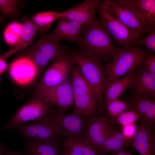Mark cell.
<instances>
[{"label":"cell","instance_id":"27","mask_svg":"<svg viewBox=\"0 0 155 155\" xmlns=\"http://www.w3.org/2000/svg\"><path fill=\"white\" fill-rule=\"evenodd\" d=\"M105 104L107 113L112 119H115L123 113L131 109L129 103L118 99Z\"/></svg>","mask_w":155,"mask_h":155},{"label":"cell","instance_id":"3","mask_svg":"<svg viewBox=\"0 0 155 155\" xmlns=\"http://www.w3.org/2000/svg\"><path fill=\"white\" fill-rule=\"evenodd\" d=\"M151 55L141 45H134L128 48H117L112 59L105 66L106 84L119 79L140 65L143 59Z\"/></svg>","mask_w":155,"mask_h":155},{"label":"cell","instance_id":"38","mask_svg":"<svg viewBox=\"0 0 155 155\" xmlns=\"http://www.w3.org/2000/svg\"><path fill=\"white\" fill-rule=\"evenodd\" d=\"M61 155H79L71 150L66 148H63L61 152Z\"/></svg>","mask_w":155,"mask_h":155},{"label":"cell","instance_id":"5","mask_svg":"<svg viewBox=\"0 0 155 155\" xmlns=\"http://www.w3.org/2000/svg\"><path fill=\"white\" fill-rule=\"evenodd\" d=\"M52 105L36 97L31 99L16 111L10 120L4 125L3 129H14L26 122L40 120L51 114Z\"/></svg>","mask_w":155,"mask_h":155},{"label":"cell","instance_id":"29","mask_svg":"<svg viewBox=\"0 0 155 155\" xmlns=\"http://www.w3.org/2000/svg\"><path fill=\"white\" fill-rule=\"evenodd\" d=\"M155 103L154 98L139 97H133L132 102L129 104L131 109L136 111L140 118Z\"/></svg>","mask_w":155,"mask_h":155},{"label":"cell","instance_id":"36","mask_svg":"<svg viewBox=\"0 0 155 155\" xmlns=\"http://www.w3.org/2000/svg\"><path fill=\"white\" fill-rule=\"evenodd\" d=\"M6 59L3 54H0V75L4 72L7 68Z\"/></svg>","mask_w":155,"mask_h":155},{"label":"cell","instance_id":"33","mask_svg":"<svg viewBox=\"0 0 155 155\" xmlns=\"http://www.w3.org/2000/svg\"><path fill=\"white\" fill-rule=\"evenodd\" d=\"M140 123L152 128L155 122V103L140 117Z\"/></svg>","mask_w":155,"mask_h":155},{"label":"cell","instance_id":"1","mask_svg":"<svg viewBox=\"0 0 155 155\" xmlns=\"http://www.w3.org/2000/svg\"><path fill=\"white\" fill-rule=\"evenodd\" d=\"M81 35L75 43L80 51L101 63L110 61L117 47L100 19H96L92 24L84 25Z\"/></svg>","mask_w":155,"mask_h":155},{"label":"cell","instance_id":"9","mask_svg":"<svg viewBox=\"0 0 155 155\" xmlns=\"http://www.w3.org/2000/svg\"><path fill=\"white\" fill-rule=\"evenodd\" d=\"M73 64L68 53L58 57L43 75L37 90L48 89L63 83L68 78Z\"/></svg>","mask_w":155,"mask_h":155},{"label":"cell","instance_id":"34","mask_svg":"<svg viewBox=\"0 0 155 155\" xmlns=\"http://www.w3.org/2000/svg\"><path fill=\"white\" fill-rule=\"evenodd\" d=\"M142 63L149 72L155 75V56L150 55L144 57Z\"/></svg>","mask_w":155,"mask_h":155},{"label":"cell","instance_id":"43","mask_svg":"<svg viewBox=\"0 0 155 155\" xmlns=\"http://www.w3.org/2000/svg\"></svg>","mask_w":155,"mask_h":155},{"label":"cell","instance_id":"32","mask_svg":"<svg viewBox=\"0 0 155 155\" xmlns=\"http://www.w3.org/2000/svg\"><path fill=\"white\" fill-rule=\"evenodd\" d=\"M144 45L146 49L153 52H155V29L149 32L146 36L141 37L136 42L135 45Z\"/></svg>","mask_w":155,"mask_h":155},{"label":"cell","instance_id":"31","mask_svg":"<svg viewBox=\"0 0 155 155\" xmlns=\"http://www.w3.org/2000/svg\"><path fill=\"white\" fill-rule=\"evenodd\" d=\"M19 2L18 0H0V11L7 16L14 15L17 12Z\"/></svg>","mask_w":155,"mask_h":155},{"label":"cell","instance_id":"16","mask_svg":"<svg viewBox=\"0 0 155 155\" xmlns=\"http://www.w3.org/2000/svg\"><path fill=\"white\" fill-rule=\"evenodd\" d=\"M57 20L55 29L48 35L50 38L59 42L64 39L75 43L80 39L83 24L64 17H60Z\"/></svg>","mask_w":155,"mask_h":155},{"label":"cell","instance_id":"2","mask_svg":"<svg viewBox=\"0 0 155 155\" xmlns=\"http://www.w3.org/2000/svg\"><path fill=\"white\" fill-rule=\"evenodd\" d=\"M67 49L72 62L77 66L96 95L98 108L102 111L103 91L106 84L105 66L80 50L73 51Z\"/></svg>","mask_w":155,"mask_h":155},{"label":"cell","instance_id":"19","mask_svg":"<svg viewBox=\"0 0 155 155\" xmlns=\"http://www.w3.org/2000/svg\"><path fill=\"white\" fill-rule=\"evenodd\" d=\"M135 70L123 78L107 84L103 91L104 101L105 104L119 97L134 84L135 80Z\"/></svg>","mask_w":155,"mask_h":155},{"label":"cell","instance_id":"25","mask_svg":"<svg viewBox=\"0 0 155 155\" xmlns=\"http://www.w3.org/2000/svg\"><path fill=\"white\" fill-rule=\"evenodd\" d=\"M75 65V66L73 67V64L70 72L71 80L74 97L94 92L77 66Z\"/></svg>","mask_w":155,"mask_h":155},{"label":"cell","instance_id":"10","mask_svg":"<svg viewBox=\"0 0 155 155\" xmlns=\"http://www.w3.org/2000/svg\"><path fill=\"white\" fill-rule=\"evenodd\" d=\"M103 7L126 26L142 36L152 30L147 28L130 8L118 0H102Z\"/></svg>","mask_w":155,"mask_h":155},{"label":"cell","instance_id":"12","mask_svg":"<svg viewBox=\"0 0 155 155\" xmlns=\"http://www.w3.org/2000/svg\"><path fill=\"white\" fill-rule=\"evenodd\" d=\"M40 69L32 59L25 55L18 57L10 64L8 73L16 83L21 86H25L35 80Z\"/></svg>","mask_w":155,"mask_h":155},{"label":"cell","instance_id":"22","mask_svg":"<svg viewBox=\"0 0 155 155\" xmlns=\"http://www.w3.org/2000/svg\"><path fill=\"white\" fill-rule=\"evenodd\" d=\"M129 140L115 128L106 138L98 153L99 155H106L112 152L125 151L130 146Z\"/></svg>","mask_w":155,"mask_h":155},{"label":"cell","instance_id":"6","mask_svg":"<svg viewBox=\"0 0 155 155\" xmlns=\"http://www.w3.org/2000/svg\"><path fill=\"white\" fill-rule=\"evenodd\" d=\"M67 53L66 46L52 39L48 35L42 34L37 41L28 49L26 55L40 69L51 61Z\"/></svg>","mask_w":155,"mask_h":155},{"label":"cell","instance_id":"37","mask_svg":"<svg viewBox=\"0 0 155 155\" xmlns=\"http://www.w3.org/2000/svg\"><path fill=\"white\" fill-rule=\"evenodd\" d=\"M4 154L5 155H24L23 153L18 151H11L5 148Z\"/></svg>","mask_w":155,"mask_h":155},{"label":"cell","instance_id":"28","mask_svg":"<svg viewBox=\"0 0 155 155\" xmlns=\"http://www.w3.org/2000/svg\"><path fill=\"white\" fill-rule=\"evenodd\" d=\"M22 24L13 22L9 24L5 28L3 33L4 39L6 42L10 45H16L20 35Z\"/></svg>","mask_w":155,"mask_h":155},{"label":"cell","instance_id":"21","mask_svg":"<svg viewBox=\"0 0 155 155\" xmlns=\"http://www.w3.org/2000/svg\"><path fill=\"white\" fill-rule=\"evenodd\" d=\"M74 103L72 113L88 118L96 116L97 100L94 92L74 97Z\"/></svg>","mask_w":155,"mask_h":155},{"label":"cell","instance_id":"42","mask_svg":"<svg viewBox=\"0 0 155 155\" xmlns=\"http://www.w3.org/2000/svg\"><path fill=\"white\" fill-rule=\"evenodd\" d=\"M129 155H132L131 154H130Z\"/></svg>","mask_w":155,"mask_h":155},{"label":"cell","instance_id":"24","mask_svg":"<svg viewBox=\"0 0 155 155\" xmlns=\"http://www.w3.org/2000/svg\"><path fill=\"white\" fill-rule=\"evenodd\" d=\"M24 155H61L56 141L34 142L27 140Z\"/></svg>","mask_w":155,"mask_h":155},{"label":"cell","instance_id":"8","mask_svg":"<svg viewBox=\"0 0 155 155\" xmlns=\"http://www.w3.org/2000/svg\"><path fill=\"white\" fill-rule=\"evenodd\" d=\"M36 97L57 107L59 111L64 113L71 107L74 96L71 79L61 84L43 90H37Z\"/></svg>","mask_w":155,"mask_h":155},{"label":"cell","instance_id":"4","mask_svg":"<svg viewBox=\"0 0 155 155\" xmlns=\"http://www.w3.org/2000/svg\"><path fill=\"white\" fill-rule=\"evenodd\" d=\"M96 10L106 29L114 41L122 49L135 44L142 36L124 25L102 6V0H97Z\"/></svg>","mask_w":155,"mask_h":155},{"label":"cell","instance_id":"23","mask_svg":"<svg viewBox=\"0 0 155 155\" xmlns=\"http://www.w3.org/2000/svg\"><path fill=\"white\" fill-rule=\"evenodd\" d=\"M60 140L63 148L79 155H99L96 147L82 137H63Z\"/></svg>","mask_w":155,"mask_h":155},{"label":"cell","instance_id":"15","mask_svg":"<svg viewBox=\"0 0 155 155\" xmlns=\"http://www.w3.org/2000/svg\"><path fill=\"white\" fill-rule=\"evenodd\" d=\"M97 0H87L66 11L58 13L59 18L64 17L83 25L95 22Z\"/></svg>","mask_w":155,"mask_h":155},{"label":"cell","instance_id":"14","mask_svg":"<svg viewBox=\"0 0 155 155\" xmlns=\"http://www.w3.org/2000/svg\"><path fill=\"white\" fill-rule=\"evenodd\" d=\"M135 80L131 87L133 97L155 98V75L148 71L141 63L135 70Z\"/></svg>","mask_w":155,"mask_h":155},{"label":"cell","instance_id":"26","mask_svg":"<svg viewBox=\"0 0 155 155\" xmlns=\"http://www.w3.org/2000/svg\"><path fill=\"white\" fill-rule=\"evenodd\" d=\"M56 11H47L38 13L32 17L30 20L37 27L38 32L42 33L49 30L51 23L59 18Z\"/></svg>","mask_w":155,"mask_h":155},{"label":"cell","instance_id":"17","mask_svg":"<svg viewBox=\"0 0 155 155\" xmlns=\"http://www.w3.org/2000/svg\"><path fill=\"white\" fill-rule=\"evenodd\" d=\"M132 9L150 30L155 29V0H118Z\"/></svg>","mask_w":155,"mask_h":155},{"label":"cell","instance_id":"44","mask_svg":"<svg viewBox=\"0 0 155 155\" xmlns=\"http://www.w3.org/2000/svg\"></svg>","mask_w":155,"mask_h":155},{"label":"cell","instance_id":"30","mask_svg":"<svg viewBox=\"0 0 155 155\" xmlns=\"http://www.w3.org/2000/svg\"><path fill=\"white\" fill-rule=\"evenodd\" d=\"M140 119L139 114L131 109L123 113L114 119L117 124L123 126L135 123Z\"/></svg>","mask_w":155,"mask_h":155},{"label":"cell","instance_id":"41","mask_svg":"<svg viewBox=\"0 0 155 155\" xmlns=\"http://www.w3.org/2000/svg\"><path fill=\"white\" fill-rule=\"evenodd\" d=\"M3 18L1 17L0 16V24H1L3 22Z\"/></svg>","mask_w":155,"mask_h":155},{"label":"cell","instance_id":"20","mask_svg":"<svg viewBox=\"0 0 155 155\" xmlns=\"http://www.w3.org/2000/svg\"><path fill=\"white\" fill-rule=\"evenodd\" d=\"M21 20L23 23L19 39L14 47L3 54L6 58L31 44L38 32L37 27L30 19L23 17Z\"/></svg>","mask_w":155,"mask_h":155},{"label":"cell","instance_id":"7","mask_svg":"<svg viewBox=\"0 0 155 155\" xmlns=\"http://www.w3.org/2000/svg\"><path fill=\"white\" fill-rule=\"evenodd\" d=\"M51 114L33 123L21 124L14 129L20 131L23 137L32 142L56 141L59 135Z\"/></svg>","mask_w":155,"mask_h":155},{"label":"cell","instance_id":"11","mask_svg":"<svg viewBox=\"0 0 155 155\" xmlns=\"http://www.w3.org/2000/svg\"><path fill=\"white\" fill-rule=\"evenodd\" d=\"M85 125L83 137L95 147L98 152L108 135L115 129L110 118L103 115L88 118Z\"/></svg>","mask_w":155,"mask_h":155},{"label":"cell","instance_id":"13","mask_svg":"<svg viewBox=\"0 0 155 155\" xmlns=\"http://www.w3.org/2000/svg\"><path fill=\"white\" fill-rule=\"evenodd\" d=\"M51 116L59 135L82 137L85 124L84 117L72 113L66 115L59 111Z\"/></svg>","mask_w":155,"mask_h":155},{"label":"cell","instance_id":"40","mask_svg":"<svg viewBox=\"0 0 155 155\" xmlns=\"http://www.w3.org/2000/svg\"><path fill=\"white\" fill-rule=\"evenodd\" d=\"M5 148L3 142H0V155H3L4 154V151Z\"/></svg>","mask_w":155,"mask_h":155},{"label":"cell","instance_id":"39","mask_svg":"<svg viewBox=\"0 0 155 155\" xmlns=\"http://www.w3.org/2000/svg\"><path fill=\"white\" fill-rule=\"evenodd\" d=\"M130 154L126 153L125 151H121L114 152L113 155H129Z\"/></svg>","mask_w":155,"mask_h":155},{"label":"cell","instance_id":"18","mask_svg":"<svg viewBox=\"0 0 155 155\" xmlns=\"http://www.w3.org/2000/svg\"><path fill=\"white\" fill-rule=\"evenodd\" d=\"M152 128L139 122L133 137L129 140V146L133 147L140 155H154Z\"/></svg>","mask_w":155,"mask_h":155},{"label":"cell","instance_id":"35","mask_svg":"<svg viewBox=\"0 0 155 155\" xmlns=\"http://www.w3.org/2000/svg\"><path fill=\"white\" fill-rule=\"evenodd\" d=\"M137 126L135 123L122 126L121 133L127 139L130 140L134 135Z\"/></svg>","mask_w":155,"mask_h":155}]
</instances>
